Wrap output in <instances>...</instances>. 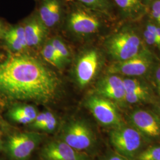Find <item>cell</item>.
<instances>
[{
    "label": "cell",
    "mask_w": 160,
    "mask_h": 160,
    "mask_svg": "<svg viewBox=\"0 0 160 160\" xmlns=\"http://www.w3.org/2000/svg\"><path fill=\"white\" fill-rule=\"evenodd\" d=\"M59 88L57 76L34 58L11 56L0 63V94L8 99L46 104Z\"/></svg>",
    "instance_id": "1"
},
{
    "label": "cell",
    "mask_w": 160,
    "mask_h": 160,
    "mask_svg": "<svg viewBox=\"0 0 160 160\" xmlns=\"http://www.w3.org/2000/svg\"><path fill=\"white\" fill-rule=\"evenodd\" d=\"M110 141L119 154L126 159H133L141 152L144 136L134 127L123 124L114 128L110 132Z\"/></svg>",
    "instance_id": "2"
},
{
    "label": "cell",
    "mask_w": 160,
    "mask_h": 160,
    "mask_svg": "<svg viewBox=\"0 0 160 160\" xmlns=\"http://www.w3.org/2000/svg\"><path fill=\"white\" fill-rule=\"evenodd\" d=\"M107 48L116 62L134 57L145 50L139 35L129 29L122 30L114 34L108 40Z\"/></svg>",
    "instance_id": "3"
},
{
    "label": "cell",
    "mask_w": 160,
    "mask_h": 160,
    "mask_svg": "<svg viewBox=\"0 0 160 160\" xmlns=\"http://www.w3.org/2000/svg\"><path fill=\"white\" fill-rule=\"evenodd\" d=\"M43 138V135L36 132L16 133L8 137L4 148L11 160H29Z\"/></svg>",
    "instance_id": "4"
},
{
    "label": "cell",
    "mask_w": 160,
    "mask_h": 160,
    "mask_svg": "<svg viewBox=\"0 0 160 160\" xmlns=\"http://www.w3.org/2000/svg\"><path fill=\"white\" fill-rule=\"evenodd\" d=\"M60 140L78 151L91 148L95 142V136L90 126L82 120H74L63 126Z\"/></svg>",
    "instance_id": "5"
},
{
    "label": "cell",
    "mask_w": 160,
    "mask_h": 160,
    "mask_svg": "<svg viewBox=\"0 0 160 160\" xmlns=\"http://www.w3.org/2000/svg\"><path fill=\"white\" fill-rule=\"evenodd\" d=\"M86 106L102 125L116 128L123 124L115 104L109 99L97 94L93 95L87 99Z\"/></svg>",
    "instance_id": "6"
},
{
    "label": "cell",
    "mask_w": 160,
    "mask_h": 160,
    "mask_svg": "<svg viewBox=\"0 0 160 160\" xmlns=\"http://www.w3.org/2000/svg\"><path fill=\"white\" fill-rule=\"evenodd\" d=\"M153 64V58L145 49L137 56L123 61L116 62L109 68L112 74H120L128 77H139L145 74Z\"/></svg>",
    "instance_id": "7"
},
{
    "label": "cell",
    "mask_w": 160,
    "mask_h": 160,
    "mask_svg": "<svg viewBox=\"0 0 160 160\" xmlns=\"http://www.w3.org/2000/svg\"><path fill=\"white\" fill-rule=\"evenodd\" d=\"M43 160H90L88 155L78 151L61 140L52 141L41 149Z\"/></svg>",
    "instance_id": "8"
},
{
    "label": "cell",
    "mask_w": 160,
    "mask_h": 160,
    "mask_svg": "<svg viewBox=\"0 0 160 160\" xmlns=\"http://www.w3.org/2000/svg\"><path fill=\"white\" fill-rule=\"evenodd\" d=\"M129 119L132 125L144 137L157 138L160 137V120L151 112L138 109L132 112Z\"/></svg>",
    "instance_id": "9"
},
{
    "label": "cell",
    "mask_w": 160,
    "mask_h": 160,
    "mask_svg": "<svg viewBox=\"0 0 160 160\" xmlns=\"http://www.w3.org/2000/svg\"><path fill=\"white\" fill-rule=\"evenodd\" d=\"M96 94L116 102H125L123 80L118 75H110L103 77L96 86Z\"/></svg>",
    "instance_id": "10"
},
{
    "label": "cell",
    "mask_w": 160,
    "mask_h": 160,
    "mask_svg": "<svg viewBox=\"0 0 160 160\" xmlns=\"http://www.w3.org/2000/svg\"><path fill=\"white\" fill-rule=\"evenodd\" d=\"M98 63V55L94 50L87 52L80 58L76 67V76L81 87H85L93 79Z\"/></svg>",
    "instance_id": "11"
},
{
    "label": "cell",
    "mask_w": 160,
    "mask_h": 160,
    "mask_svg": "<svg viewBox=\"0 0 160 160\" xmlns=\"http://www.w3.org/2000/svg\"><path fill=\"white\" fill-rule=\"evenodd\" d=\"M69 26L77 33L90 34L97 32L100 23L93 16L82 11H77L71 14Z\"/></svg>",
    "instance_id": "12"
},
{
    "label": "cell",
    "mask_w": 160,
    "mask_h": 160,
    "mask_svg": "<svg viewBox=\"0 0 160 160\" xmlns=\"http://www.w3.org/2000/svg\"><path fill=\"white\" fill-rule=\"evenodd\" d=\"M40 18L47 27H52L60 18V6L57 0H46L40 8Z\"/></svg>",
    "instance_id": "13"
},
{
    "label": "cell",
    "mask_w": 160,
    "mask_h": 160,
    "mask_svg": "<svg viewBox=\"0 0 160 160\" xmlns=\"http://www.w3.org/2000/svg\"><path fill=\"white\" fill-rule=\"evenodd\" d=\"M24 29L28 46H36L43 39L45 30L39 22H31L27 24Z\"/></svg>",
    "instance_id": "14"
},
{
    "label": "cell",
    "mask_w": 160,
    "mask_h": 160,
    "mask_svg": "<svg viewBox=\"0 0 160 160\" xmlns=\"http://www.w3.org/2000/svg\"><path fill=\"white\" fill-rule=\"evenodd\" d=\"M123 80L125 93H139L149 95L148 88L141 81L135 78H127Z\"/></svg>",
    "instance_id": "15"
},
{
    "label": "cell",
    "mask_w": 160,
    "mask_h": 160,
    "mask_svg": "<svg viewBox=\"0 0 160 160\" xmlns=\"http://www.w3.org/2000/svg\"><path fill=\"white\" fill-rule=\"evenodd\" d=\"M42 53L43 57L44 58L46 61L49 63H51L53 66L56 67H61L62 65L63 62L58 56L51 43H48L44 46L42 49Z\"/></svg>",
    "instance_id": "16"
},
{
    "label": "cell",
    "mask_w": 160,
    "mask_h": 160,
    "mask_svg": "<svg viewBox=\"0 0 160 160\" xmlns=\"http://www.w3.org/2000/svg\"><path fill=\"white\" fill-rule=\"evenodd\" d=\"M137 158L138 160H160V145L150 147L141 151Z\"/></svg>",
    "instance_id": "17"
},
{
    "label": "cell",
    "mask_w": 160,
    "mask_h": 160,
    "mask_svg": "<svg viewBox=\"0 0 160 160\" xmlns=\"http://www.w3.org/2000/svg\"><path fill=\"white\" fill-rule=\"evenodd\" d=\"M9 112L16 113L17 114H22L29 117L34 120L37 115L39 113L37 109L34 106L29 104H23L16 106L12 108Z\"/></svg>",
    "instance_id": "18"
},
{
    "label": "cell",
    "mask_w": 160,
    "mask_h": 160,
    "mask_svg": "<svg viewBox=\"0 0 160 160\" xmlns=\"http://www.w3.org/2000/svg\"><path fill=\"white\" fill-rule=\"evenodd\" d=\"M116 4L127 12H137L141 8L139 0H114Z\"/></svg>",
    "instance_id": "19"
},
{
    "label": "cell",
    "mask_w": 160,
    "mask_h": 160,
    "mask_svg": "<svg viewBox=\"0 0 160 160\" xmlns=\"http://www.w3.org/2000/svg\"><path fill=\"white\" fill-rule=\"evenodd\" d=\"M58 127V120L55 115L51 112H48L46 120L44 123L39 126L38 130L46 132L48 133H51L55 131Z\"/></svg>",
    "instance_id": "20"
},
{
    "label": "cell",
    "mask_w": 160,
    "mask_h": 160,
    "mask_svg": "<svg viewBox=\"0 0 160 160\" xmlns=\"http://www.w3.org/2000/svg\"><path fill=\"white\" fill-rule=\"evenodd\" d=\"M51 43L63 63L68 61L69 57V53L63 42L59 39H53Z\"/></svg>",
    "instance_id": "21"
},
{
    "label": "cell",
    "mask_w": 160,
    "mask_h": 160,
    "mask_svg": "<svg viewBox=\"0 0 160 160\" xmlns=\"http://www.w3.org/2000/svg\"><path fill=\"white\" fill-rule=\"evenodd\" d=\"M4 39L8 46L14 51H20L26 48L22 42L14 36L11 34L9 32H6L4 35Z\"/></svg>",
    "instance_id": "22"
},
{
    "label": "cell",
    "mask_w": 160,
    "mask_h": 160,
    "mask_svg": "<svg viewBox=\"0 0 160 160\" xmlns=\"http://www.w3.org/2000/svg\"><path fill=\"white\" fill-rule=\"evenodd\" d=\"M143 38L145 42L151 46H154L155 48H157L160 49V42L154 34L150 32L147 29H145L143 32Z\"/></svg>",
    "instance_id": "23"
},
{
    "label": "cell",
    "mask_w": 160,
    "mask_h": 160,
    "mask_svg": "<svg viewBox=\"0 0 160 160\" xmlns=\"http://www.w3.org/2000/svg\"><path fill=\"white\" fill-rule=\"evenodd\" d=\"M8 32H9L11 34H12L16 38H17L18 39L20 40L25 48H26L28 46L26 40L24 27L13 28L10 30H9Z\"/></svg>",
    "instance_id": "24"
},
{
    "label": "cell",
    "mask_w": 160,
    "mask_h": 160,
    "mask_svg": "<svg viewBox=\"0 0 160 160\" xmlns=\"http://www.w3.org/2000/svg\"><path fill=\"white\" fill-rule=\"evenodd\" d=\"M146 29L154 34L156 38L160 40V27L157 26L153 24H148L147 26Z\"/></svg>",
    "instance_id": "25"
},
{
    "label": "cell",
    "mask_w": 160,
    "mask_h": 160,
    "mask_svg": "<svg viewBox=\"0 0 160 160\" xmlns=\"http://www.w3.org/2000/svg\"><path fill=\"white\" fill-rule=\"evenodd\" d=\"M154 81L157 89L160 94V66H158L155 71Z\"/></svg>",
    "instance_id": "26"
},
{
    "label": "cell",
    "mask_w": 160,
    "mask_h": 160,
    "mask_svg": "<svg viewBox=\"0 0 160 160\" xmlns=\"http://www.w3.org/2000/svg\"><path fill=\"white\" fill-rule=\"evenodd\" d=\"M87 6L98 7L102 5V0H78Z\"/></svg>",
    "instance_id": "27"
},
{
    "label": "cell",
    "mask_w": 160,
    "mask_h": 160,
    "mask_svg": "<svg viewBox=\"0 0 160 160\" xmlns=\"http://www.w3.org/2000/svg\"><path fill=\"white\" fill-rule=\"evenodd\" d=\"M105 160H127L126 158L120 154H112L108 157Z\"/></svg>",
    "instance_id": "28"
},
{
    "label": "cell",
    "mask_w": 160,
    "mask_h": 160,
    "mask_svg": "<svg viewBox=\"0 0 160 160\" xmlns=\"http://www.w3.org/2000/svg\"><path fill=\"white\" fill-rule=\"evenodd\" d=\"M152 10L157 12L158 14H160V0L155 1L152 5Z\"/></svg>",
    "instance_id": "29"
},
{
    "label": "cell",
    "mask_w": 160,
    "mask_h": 160,
    "mask_svg": "<svg viewBox=\"0 0 160 160\" xmlns=\"http://www.w3.org/2000/svg\"><path fill=\"white\" fill-rule=\"evenodd\" d=\"M3 146H4V145H3L2 140V138H1V133L0 132V150L2 148Z\"/></svg>",
    "instance_id": "30"
},
{
    "label": "cell",
    "mask_w": 160,
    "mask_h": 160,
    "mask_svg": "<svg viewBox=\"0 0 160 160\" xmlns=\"http://www.w3.org/2000/svg\"><path fill=\"white\" fill-rule=\"evenodd\" d=\"M1 25H0V33H1Z\"/></svg>",
    "instance_id": "31"
},
{
    "label": "cell",
    "mask_w": 160,
    "mask_h": 160,
    "mask_svg": "<svg viewBox=\"0 0 160 160\" xmlns=\"http://www.w3.org/2000/svg\"><path fill=\"white\" fill-rule=\"evenodd\" d=\"M159 112H160V107H159Z\"/></svg>",
    "instance_id": "32"
},
{
    "label": "cell",
    "mask_w": 160,
    "mask_h": 160,
    "mask_svg": "<svg viewBox=\"0 0 160 160\" xmlns=\"http://www.w3.org/2000/svg\"><path fill=\"white\" fill-rule=\"evenodd\" d=\"M0 25H1V24H0Z\"/></svg>",
    "instance_id": "33"
}]
</instances>
